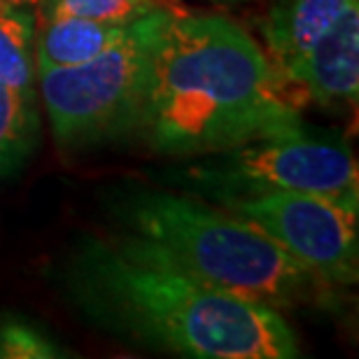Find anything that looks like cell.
<instances>
[{
	"label": "cell",
	"mask_w": 359,
	"mask_h": 359,
	"mask_svg": "<svg viewBox=\"0 0 359 359\" xmlns=\"http://www.w3.org/2000/svg\"><path fill=\"white\" fill-rule=\"evenodd\" d=\"M119 222L189 276L276 311L315 304L329 290L248 219L168 191L128 194Z\"/></svg>",
	"instance_id": "3957f363"
},
{
	"label": "cell",
	"mask_w": 359,
	"mask_h": 359,
	"mask_svg": "<svg viewBox=\"0 0 359 359\" xmlns=\"http://www.w3.org/2000/svg\"><path fill=\"white\" fill-rule=\"evenodd\" d=\"M224 154V166L203 173L198 170L196 175L205 177L208 184H224L238 189V194L259 189L311 194L359 215L357 161L346 142L311 135L299 126Z\"/></svg>",
	"instance_id": "5b68a950"
},
{
	"label": "cell",
	"mask_w": 359,
	"mask_h": 359,
	"mask_svg": "<svg viewBox=\"0 0 359 359\" xmlns=\"http://www.w3.org/2000/svg\"><path fill=\"white\" fill-rule=\"evenodd\" d=\"M359 0H276L262 24L264 52L280 75L290 77L306 52Z\"/></svg>",
	"instance_id": "ba28073f"
},
{
	"label": "cell",
	"mask_w": 359,
	"mask_h": 359,
	"mask_svg": "<svg viewBox=\"0 0 359 359\" xmlns=\"http://www.w3.org/2000/svg\"><path fill=\"white\" fill-rule=\"evenodd\" d=\"M68 294L93 325L191 359H292L285 315L177 269L131 231L89 236L68 262Z\"/></svg>",
	"instance_id": "6da1fadb"
},
{
	"label": "cell",
	"mask_w": 359,
	"mask_h": 359,
	"mask_svg": "<svg viewBox=\"0 0 359 359\" xmlns=\"http://www.w3.org/2000/svg\"><path fill=\"white\" fill-rule=\"evenodd\" d=\"M287 82L322 107L357 105L359 96V3L348 7L336 24L308 49Z\"/></svg>",
	"instance_id": "52a82bcc"
},
{
	"label": "cell",
	"mask_w": 359,
	"mask_h": 359,
	"mask_svg": "<svg viewBox=\"0 0 359 359\" xmlns=\"http://www.w3.org/2000/svg\"><path fill=\"white\" fill-rule=\"evenodd\" d=\"M168 5V0H45V17H82L128 26Z\"/></svg>",
	"instance_id": "4fadbf2b"
},
{
	"label": "cell",
	"mask_w": 359,
	"mask_h": 359,
	"mask_svg": "<svg viewBox=\"0 0 359 359\" xmlns=\"http://www.w3.org/2000/svg\"><path fill=\"white\" fill-rule=\"evenodd\" d=\"M222 205L255 224L329 287L357 283V215L327 198L287 189L226 194Z\"/></svg>",
	"instance_id": "8992f818"
},
{
	"label": "cell",
	"mask_w": 359,
	"mask_h": 359,
	"mask_svg": "<svg viewBox=\"0 0 359 359\" xmlns=\"http://www.w3.org/2000/svg\"><path fill=\"white\" fill-rule=\"evenodd\" d=\"M35 19L19 0H0V84L35 93Z\"/></svg>",
	"instance_id": "8fae6325"
},
{
	"label": "cell",
	"mask_w": 359,
	"mask_h": 359,
	"mask_svg": "<svg viewBox=\"0 0 359 359\" xmlns=\"http://www.w3.org/2000/svg\"><path fill=\"white\" fill-rule=\"evenodd\" d=\"M73 353L47 329L17 313L0 315V359H63Z\"/></svg>",
	"instance_id": "7c38bea8"
},
{
	"label": "cell",
	"mask_w": 359,
	"mask_h": 359,
	"mask_svg": "<svg viewBox=\"0 0 359 359\" xmlns=\"http://www.w3.org/2000/svg\"><path fill=\"white\" fill-rule=\"evenodd\" d=\"M128 26L82 17H45L33 47L35 68L42 73V70L87 63L117 45Z\"/></svg>",
	"instance_id": "9c48e42d"
},
{
	"label": "cell",
	"mask_w": 359,
	"mask_h": 359,
	"mask_svg": "<svg viewBox=\"0 0 359 359\" xmlns=\"http://www.w3.org/2000/svg\"><path fill=\"white\" fill-rule=\"evenodd\" d=\"M301 93L222 14L159 12L140 135L170 156L222 154L301 126Z\"/></svg>",
	"instance_id": "7a4b0ae2"
},
{
	"label": "cell",
	"mask_w": 359,
	"mask_h": 359,
	"mask_svg": "<svg viewBox=\"0 0 359 359\" xmlns=\"http://www.w3.org/2000/svg\"><path fill=\"white\" fill-rule=\"evenodd\" d=\"M40 117L35 93L0 84V177H10L35 152Z\"/></svg>",
	"instance_id": "30bf717a"
},
{
	"label": "cell",
	"mask_w": 359,
	"mask_h": 359,
	"mask_svg": "<svg viewBox=\"0 0 359 359\" xmlns=\"http://www.w3.org/2000/svg\"><path fill=\"white\" fill-rule=\"evenodd\" d=\"M19 3H24V0H19Z\"/></svg>",
	"instance_id": "9a60e30c"
},
{
	"label": "cell",
	"mask_w": 359,
	"mask_h": 359,
	"mask_svg": "<svg viewBox=\"0 0 359 359\" xmlns=\"http://www.w3.org/2000/svg\"><path fill=\"white\" fill-rule=\"evenodd\" d=\"M159 12L133 21L117 45L96 59L38 73L42 103L61 147L80 149L140 133Z\"/></svg>",
	"instance_id": "277c9868"
},
{
	"label": "cell",
	"mask_w": 359,
	"mask_h": 359,
	"mask_svg": "<svg viewBox=\"0 0 359 359\" xmlns=\"http://www.w3.org/2000/svg\"><path fill=\"white\" fill-rule=\"evenodd\" d=\"M205 3H250V0H205Z\"/></svg>",
	"instance_id": "5bb4252c"
}]
</instances>
